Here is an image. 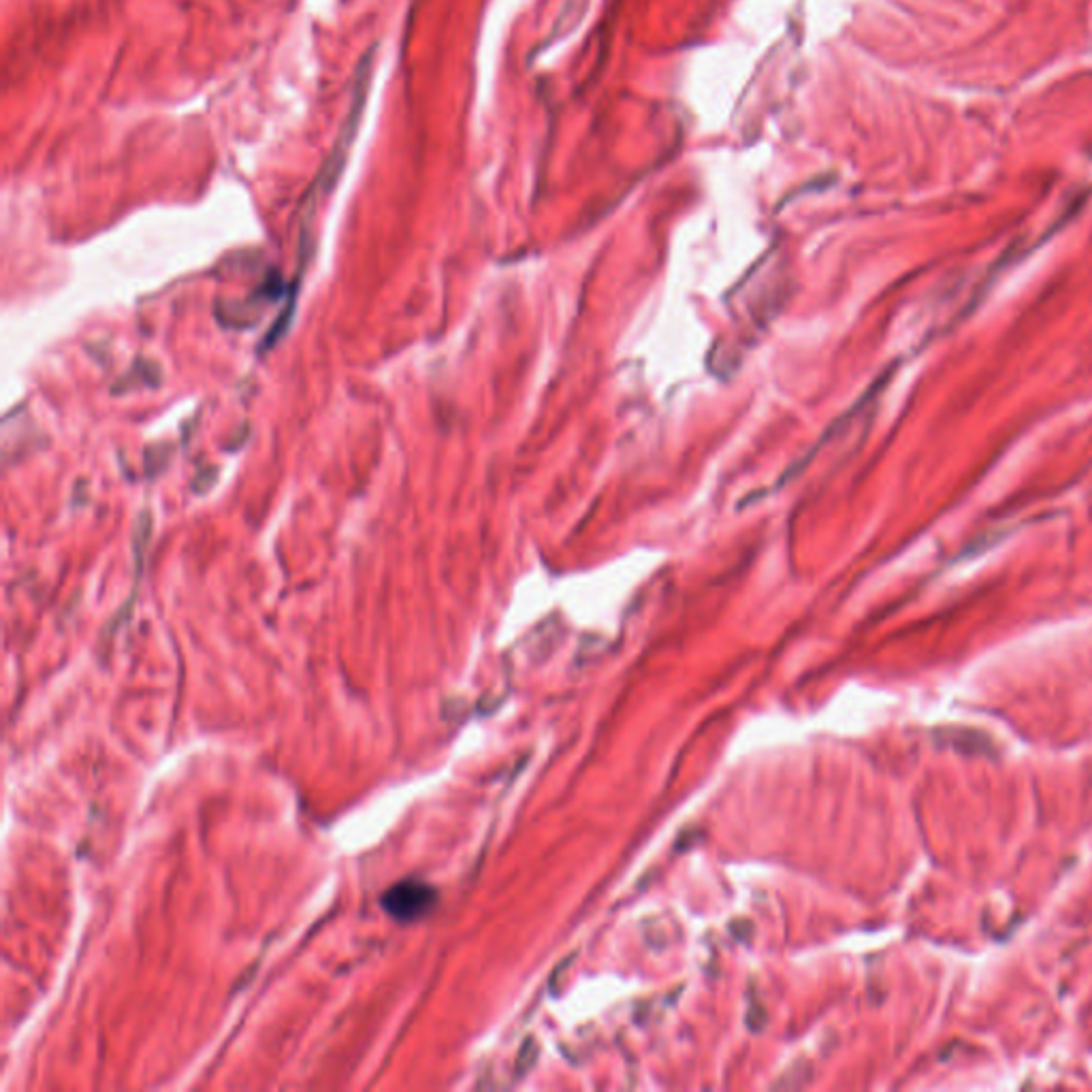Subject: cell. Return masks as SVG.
<instances>
[{"label": "cell", "mask_w": 1092, "mask_h": 1092, "mask_svg": "<svg viewBox=\"0 0 1092 1092\" xmlns=\"http://www.w3.org/2000/svg\"><path fill=\"white\" fill-rule=\"evenodd\" d=\"M435 903L437 890L432 883L416 880V877H408V880L393 883L380 899L382 909L397 922L421 920L435 907Z\"/></svg>", "instance_id": "cell-1"}]
</instances>
